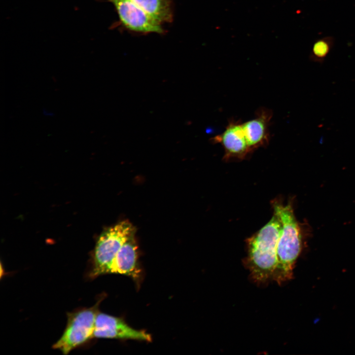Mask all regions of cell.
Segmentation results:
<instances>
[{
	"instance_id": "1",
	"label": "cell",
	"mask_w": 355,
	"mask_h": 355,
	"mask_svg": "<svg viewBox=\"0 0 355 355\" xmlns=\"http://www.w3.org/2000/svg\"><path fill=\"white\" fill-rule=\"evenodd\" d=\"M281 230V222L274 213L270 221L247 241L248 254L244 264L257 284L273 281Z\"/></svg>"
},
{
	"instance_id": "2",
	"label": "cell",
	"mask_w": 355,
	"mask_h": 355,
	"mask_svg": "<svg viewBox=\"0 0 355 355\" xmlns=\"http://www.w3.org/2000/svg\"><path fill=\"white\" fill-rule=\"evenodd\" d=\"M274 213L281 223L277 247V263L273 281L281 285L292 279L296 261L302 248L303 236L291 204L273 202Z\"/></svg>"
},
{
	"instance_id": "3",
	"label": "cell",
	"mask_w": 355,
	"mask_h": 355,
	"mask_svg": "<svg viewBox=\"0 0 355 355\" xmlns=\"http://www.w3.org/2000/svg\"><path fill=\"white\" fill-rule=\"evenodd\" d=\"M134 233L133 225L128 221H122L100 235L94 252L91 277L112 274L114 260L120 248Z\"/></svg>"
},
{
	"instance_id": "4",
	"label": "cell",
	"mask_w": 355,
	"mask_h": 355,
	"mask_svg": "<svg viewBox=\"0 0 355 355\" xmlns=\"http://www.w3.org/2000/svg\"><path fill=\"white\" fill-rule=\"evenodd\" d=\"M101 300L93 307L81 308L67 314L68 321L64 333L53 348L64 355L94 338L95 321Z\"/></svg>"
},
{
	"instance_id": "5",
	"label": "cell",
	"mask_w": 355,
	"mask_h": 355,
	"mask_svg": "<svg viewBox=\"0 0 355 355\" xmlns=\"http://www.w3.org/2000/svg\"><path fill=\"white\" fill-rule=\"evenodd\" d=\"M111 3L119 21L128 30L141 34H163L162 25L138 7L131 0H99Z\"/></svg>"
},
{
	"instance_id": "6",
	"label": "cell",
	"mask_w": 355,
	"mask_h": 355,
	"mask_svg": "<svg viewBox=\"0 0 355 355\" xmlns=\"http://www.w3.org/2000/svg\"><path fill=\"white\" fill-rule=\"evenodd\" d=\"M93 338L151 340L149 334L131 327L122 318L100 312L96 317Z\"/></svg>"
},
{
	"instance_id": "7",
	"label": "cell",
	"mask_w": 355,
	"mask_h": 355,
	"mask_svg": "<svg viewBox=\"0 0 355 355\" xmlns=\"http://www.w3.org/2000/svg\"><path fill=\"white\" fill-rule=\"evenodd\" d=\"M214 143L221 144L225 150L226 158H244L251 150L249 148L242 123L231 119L225 130L211 139Z\"/></svg>"
},
{
	"instance_id": "8",
	"label": "cell",
	"mask_w": 355,
	"mask_h": 355,
	"mask_svg": "<svg viewBox=\"0 0 355 355\" xmlns=\"http://www.w3.org/2000/svg\"><path fill=\"white\" fill-rule=\"evenodd\" d=\"M272 111L265 107L260 108L252 119L242 123L245 136L250 149L267 145L270 139L269 127Z\"/></svg>"
},
{
	"instance_id": "9",
	"label": "cell",
	"mask_w": 355,
	"mask_h": 355,
	"mask_svg": "<svg viewBox=\"0 0 355 355\" xmlns=\"http://www.w3.org/2000/svg\"><path fill=\"white\" fill-rule=\"evenodd\" d=\"M138 247L133 233L120 248L114 260L112 274L127 276L137 280L141 269L138 262Z\"/></svg>"
},
{
	"instance_id": "10",
	"label": "cell",
	"mask_w": 355,
	"mask_h": 355,
	"mask_svg": "<svg viewBox=\"0 0 355 355\" xmlns=\"http://www.w3.org/2000/svg\"><path fill=\"white\" fill-rule=\"evenodd\" d=\"M155 21L163 25L173 19L171 0H131Z\"/></svg>"
},
{
	"instance_id": "11",
	"label": "cell",
	"mask_w": 355,
	"mask_h": 355,
	"mask_svg": "<svg viewBox=\"0 0 355 355\" xmlns=\"http://www.w3.org/2000/svg\"><path fill=\"white\" fill-rule=\"evenodd\" d=\"M334 44V39L331 36L320 38L314 43L310 55L311 61L322 64L330 52Z\"/></svg>"
}]
</instances>
